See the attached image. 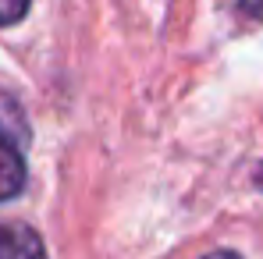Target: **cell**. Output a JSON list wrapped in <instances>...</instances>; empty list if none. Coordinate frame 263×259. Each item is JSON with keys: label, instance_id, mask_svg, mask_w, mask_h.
I'll return each mask as SVG.
<instances>
[{"label": "cell", "instance_id": "cell-1", "mask_svg": "<svg viewBox=\"0 0 263 259\" xmlns=\"http://www.w3.org/2000/svg\"><path fill=\"white\" fill-rule=\"evenodd\" d=\"M25 121L18 107L0 103V203L25 188Z\"/></svg>", "mask_w": 263, "mask_h": 259}, {"label": "cell", "instance_id": "cell-2", "mask_svg": "<svg viewBox=\"0 0 263 259\" xmlns=\"http://www.w3.org/2000/svg\"><path fill=\"white\" fill-rule=\"evenodd\" d=\"M0 259H46V252L32 227L4 220L0 224Z\"/></svg>", "mask_w": 263, "mask_h": 259}, {"label": "cell", "instance_id": "cell-3", "mask_svg": "<svg viewBox=\"0 0 263 259\" xmlns=\"http://www.w3.org/2000/svg\"><path fill=\"white\" fill-rule=\"evenodd\" d=\"M29 4H32V0H0V25H14V22H22L25 11H29Z\"/></svg>", "mask_w": 263, "mask_h": 259}, {"label": "cell", "instance_id": "cell-4", "mask_svg": "<svg viewBox=\"0 0 263 259\" xmlns=\"http://www.w3.org/2000/svg\"><path fill=\"white\" fill-rule=\"evenodd\" d=\"M242 4H246L249 14H260V18H263V0H242Z\"/></svg>", "mask_w": 263, "mask_h": 259}, {"label": "cell", "instance_id": "cell-5", "mask_svg": "<svg viewBox=\"0 0 263 259\" xmlns=\"http://www.w3.org/2000/svg\"><path fill=\"white\" fill-rule=\"evenodd\" d=\"M203 259H242V256H235V252H210V256H203Z\"/></svg>", "mask_w": 263, "mask_h": 259}]
</instances>
